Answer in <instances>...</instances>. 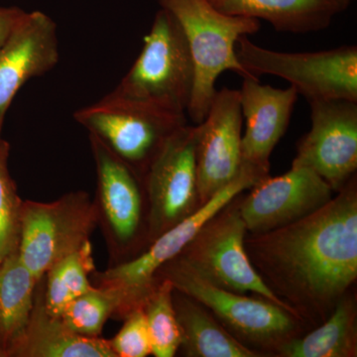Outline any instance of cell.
Returning <instances> with one entry per match:
<instances>
[{
	"label": "cell",
	"mask_w": 357,
	"mask_h": 357,
	"mask_svg": "<svg viewBox=\"0 0 357 357\" xmlns=\"http://www.w3.org/2000/svg\"><path fill=\"white\" fill-rule=\"evenodd\" d=\"M95 269L91 241L56 263L47 272L44 306L52 316L60 317L72 301L93 287L89 274Z\"/></svg>",
	"instance_id": "7402d4cb"
},
{
	"label": "cell",
	"mask_w": 357,
	"mask_h": 357,
	"mask_svg": "<svg viewBox=\"0 0 357 357\" xmlns=\"http://www.w3.org/2000/svg\"><path fill=\"white\" fill-rule=\"evenodd\" d=\"M198 126L197 174L199 203L203 204L241 173L243 112L238 89L217 91Z\"/></svg>",
	"instance_id": "5bb4252c"
},
{
	"label": "cell",
	"mask_w": 357,
	"mask_h": 357,
	"mask_svg": "<svg viewBox=\"0 0 357 357\" xmlns=\"http://www.w3.org/2000/svg\"><path fill=\"white\" fill-rule=\"evenodd\" d=\"M173 303L181 333L178 349L188 357H257L225 330L204 305L174 289Z\"/></svg>",
	"instance_id": "d6986e66"
},
{
	"label": "cell",
	"mask_w": 357,
	"mask_h": 357,
	"mask_svg": "<svg viewBox=\"0 0 357 357\" xmlns=\"http://www.w3.org/2000/svg\"><path fill=\"white\" fill-rule=\"evenodd\" d=\"M98 225L95 202L86 192L51 203L22 202L18 255L37 280L56 263L89 243Z\"/></svg>",
	"instance_id": "9c48e42d"
},
{
	"label": "cell",
	"mask_w": 357,
	"mask_h": 357,
	"mask_svg": "<svg viewBox=\"0 0 357 357\" xmlns=\"http://www.w3.org/2000/svg\"><path fill=\"white\" fill-rule=\"evenodd\" d=\"M194 84V63L184 32L172 14L161 8L139 56L112 93L187 115Z\"/></svg>",
	"instance_id": "3957f363"
},
{
	"label": "cell",
	"mask_w": 357,
	"mask_h": 357,
	"mask_svg": "<svg viewBox=\"0 0 357 357\" xmlns=\"http://www.w3.org/2000/svg\"><path fill=\"white\" fill-rule=\"evenodd\" d=\"M20 357H116L109 340L73 332L60 317L44 306V293L35 294L34 307L24 332L7 351Z\"/></svg>",
	"instance_id": "e0dca14e"
},
{
	"label": "cell",
	"mask_w": 357,
	"mask_h": 357,
	"mask_svg": "<svg viewBox=\"0 0 357 357\" xmlns=\"http://www.w3.org/2000/svg\"><path fill=\"white\" fill-rule=\"evenodd\" d=\"M160 279L168 280L175 290L204 305L225 330L258 354H275L282 344L298 337L302 319L297 314L266 298H250L217 287L177 258L159 270L156 280Z\"/></svg>",
	"instance_id": "277c9868"
},
{
	"label": "cell",
	"mask_w": 357,
	"mask_h": 357,
	"mask_svg": "<svg viewBox=\"0 0 357 357\" xmlns=\"http://www.w3.org/2000/svg\"><path fill=\"white\" fill-rule=\"evenodd\" d=\"M159 4L176 18L187 40L195 68L187 115L195 124L202 123L217 93L215 82L222 73L231 70L243 79L258 77L239 62L236 42L241 36L259 31L260 20L223 13L210 0H159Z\"/></svg>",
	"instance_id": "7a4b0ae2"
},
{
	"label": "cell",
	"mask_w": 357,
	"mask_h": 357,
	"mask_svg": "<svg viewBox=\"0 0 357 357\" xmlns=\"http://www.w3.org/2000/svg\"><path fill=\"white\" fill-rule=\"evenodd\" d=\"M126 321L112 340L110 347L116 357H146L152 354L151 338L143 306L135 307L124 317Z\"/></svg>",
	"instance_id": "484cf974"
},
{
	"label": "cell",
	"mask_w": 357,
	"mask_h": 357,
	"mask_svg": "<svg viewBox=\"0 0 357 357\" xmlns=\"http://www.w3.org/2000/svg\"><path fill=\"white\" fill-rule=\"evenodd\" d=\"M119 301L114 293L93 287L65 307L60 318L70 330L88 337H100L107 319L116 314Z\"/></svg>",
	"instance_id": "cb8c5ba5"
},
{
	"label": "cell",
	"mask_w": 357,
	"mask_h": 357,
	"mask_svg": "<svg viewBox=\"0 0 357 357\" xmlns=\"http://www.w3.org/2000/svg\"><path fill=\"white\" fill-rule=\"evenodd\" d=\"M236 198L211 218L176 258L217 287L255 293L297 314L272 292L249 259L245 248L248 229Z\"/></svg>",
	"instance_id": "ba28073f"
},
{
	"label": "cell",
	"mask_w": 357,
	"mask_h": 357,
	"mask_svg": "<svg viewBox=\"0 0 357 357\" xmlns=\"http://www.w3.org/2000/svg\"><path fill=\"white\" fill-rule=\"evenodd\" d=\"M9 146L0 147V264L14 252H17L20 238L22 201L7 169Z\"/></svg>",
	"instance_id": "d4e9b609"
},
{
	"label": "cell",
	"mask_w": 357,
	"mask_h": 357,
	"mask_svg": "<svg viewBox=\"0 0 357 357\" xmlns=\"http://www.w3.org/2000/svg\"><path fill=\"white\" fill-rule=\"evenodd\" d=\"M238 91L245 119L241 167L263 178L269 176L270 156L287 130L299 95L293 86H263L258 77H244Z\"/></svg>",
	"instance_id": "9a60e30c"
},
{
	"label": "cell",
	"mask_w": 357,
	"mask_h": 357,
	"mask_svg": "<svg viewBox=\"0 0 357 357\" xmlns=\"http://www.w3.org/2000/svg\"><path fill=\"white\" fill-rule=\"evenodd\" d=\"M354 0H210L223 13L265 20L276 31L307 34L330 27Z\"/></svg>",
	"instance_id": "ac0fdd59"
},
{
	"label": "cell",
	"mask_w": 357,
	"mask_h": 357,
	"mask_svg": "<svg viewBox=\"0 0 357 357\" xmlns=\"http://www.w3.org/2000/svg\"><path fill=\"white\" fill-rule=\"evenodd\" d=\"M7 356V354L6 351H3V349L0 347V357Z\"/></svg>",
	"instance_id": "83f0119b"
},
{
	"label": "cell",
	"mask_w": 357,
	"mask_h": 357,
	"mask_svg": "<svg viewBox=\"0 0 357 357\" xmlns=\"http://www.w3.org/2000/svg\"><path fill=\"white\" fill-rule=\"evenodd\" d=\"M239 211L251 236L281 229L323 208L333 189L311 169L291 167L284 175L267 176L250 188Z\"/></svg>",
	"instance_id": "4fadbf2b"
},
{
	"label": "cell",
	"mask_w": 357,
	"mask_h": 357,
	"mask_svg": "<svg viewBox=\"0 0 357 357\" xmlns=\"http://www.w3.org/2000/svg\"><path fill=\"white\" fill-rule=\"evenodd\" d=\"M310 107L311 129L300 140L291 167L311 169L340 192L357 170V102L318 100Z\"/></svg>",
	"instance_id": "7c38bea8"
},
{
	"label": "cell",
	"mask_w": 357,
	"mask_h": 357,
	"mask_svg": "<svg viewBox=\"0 0 357 357\" xmlns=\"http://www.w3.org/2000/svg\"><path fill=\"white\" fill-rule=\"evenodd\" d=\"M96 169L95 201L98 225L114 264L124 262L137 248L143 230L148 237L144 181L139 173L89 134Z\"/></svg>",
	"instance_id": "30bf717a"
},
{
	"label": "cell",
	"mask_w": 357,
	"mask_h": 357,
	"mask_svg": "<svg viewBox=\"0 0 357 357\" xmlns=\"http://www.w3.org/2000/svg\"><path fill=\"white\" fill-rule=\"evenodd\" d=\"M25 13L18 7H0V48L6 43Z\"/></svg>",
	"instance_id": "4316f807"
},
{
	"label": "cell",
	"mask_w": 357,
	"mask_h": 357,
	"mask_svg": "<svg viewBox=\"0 0 357 357\" xmlns=\"http://www.w3.org/2000/svg\"><path fill=\"white\" fill-rule=\"evenodd\" d=\"M272 292L301 319L326 321L357 278L356 175L312 215L245 241Z\"/></svg>",
	"instance_id": "6da1fadb"
},
{
	"label": "cell",
	"mask_w": 357,
	"mask_h": 357,
	"mask_svg": "<svg viewBox=\"0 0 357 357\" xmlns=\"http://www.w3.org/2000/svg\"><path fill=\"white\" fill-rule=\"evenodd\" d=\"M199 126L178 128L166 140L143 176L148 202V241L198 210L196 148Z\"/></svg>",
	"instance_id": "8fae6325"
},
{
	"label": "cell",
	"mask_w": 357,
	"mask_h": 357,
	"mask_svg": "<svg viewBox=\"0 0 357 357\" xmlns=\"http://www.w3.org/2000/svg\"><path fill=\"white\" fill-rule=\"evenodd\" d=\"M39 281L21 261L18 252L0 264V347L6 354L29 321Z\"/></svg>",
	"instance_id": "44dd1931"
},
{
	"label": "cell",
	"mask_w": 357,
	"mask_h": 357,
	"mask_svg": "<svg viewBox=\"0 0 357 357\" xmlns=\"http://www.w3.org/2000/svg\"><path fill=\"white\" fill-rule=\"evenodd\" d=\"M236 55L251 74L285 79L309 103L338 100L357 102L356 46L286 53L263 48L248 36H241L236 42Z\"/></svg>",
	"instance_id": "8992f818"
},
{
	"label": "cell",
	"mask_w": 357,
	"mask_h": 357,
	"mask_svg": "<svg viewBox=\"0 0 357 357\" xmlns=\"http://www.w3.org/2000/svg\"><path fill=\"white\" fill-rule=\"evenodd\" d=\"M173 291L170 282L160 279L143 304L152 354L156 357H173L180 347L181 333L174 307Z\"/></svg>",
	"instance_id": "603a6c76"
},
{
	"label": "cell",
	"mask_w": 357,
	"mask_h": 357,
	"mask_svg": "<svg viewBox=\"0 0 357 357\" xmlns=\"http://www.w3.org/2000/svg\"><path fill=\"white\" fill-rule=\"evenodd\" d=\"M260 180L262 178L241 167V173L231 183L201 204L189 217L156 237L146 251L95 274L98 287L116 296L119 309L115 316L124 318L131 310L143 306L158 283L156 276L159 270L177 257L211 218Z\"/></svg>",
	"instance_id": "5b68a950"
},
{
	"label": "cell",
	"mask_w": 357,
	"mask_h": 357,
	"mask_svg": "<svg viewBox=\"0 0 357 357\" xmlns=\"http://www.w3.org/2000/svg\"><path fill=\"white\" fill-rule=\"evenodd\" d=\"M57 25L42 11L25 13L0 48V147L4 116L21 86L58 64Z\"/></svg>",
	"instance_id": "2e32d148"
},
{
	"label": "cell",
	"mask_w": 357,
	"mask_h": 357,
	"mask_svg": "<svg viewBox=\"0 0 357 357\" xmlns=\"http://www.w3.org/2000/svg\"><path fill=\"white\" fill-rule=\"evenodd\" d=\"M356 303L345 294L319 328L304 337L291 338L275 354L282 357H356Z\"/></svg>",
	"instance_id": "ffe728a7"
},
{
	"label": "cell",
	"mask_w": 357,
	"mask_h": 357,
	"mask_svg": "<svg viewBox=\"0 0 357 357\" xmlns=\"http://www.w3.org/2000/svg\"><path fill=\"white\" fill-rule=\"evenodd\" d=\"M74 117L142 177L166 140L188 123L185 114H172L112 93L77 110Z\"/></svg>",
	"instance_id": "52a82bcc"
}]
</instances>
